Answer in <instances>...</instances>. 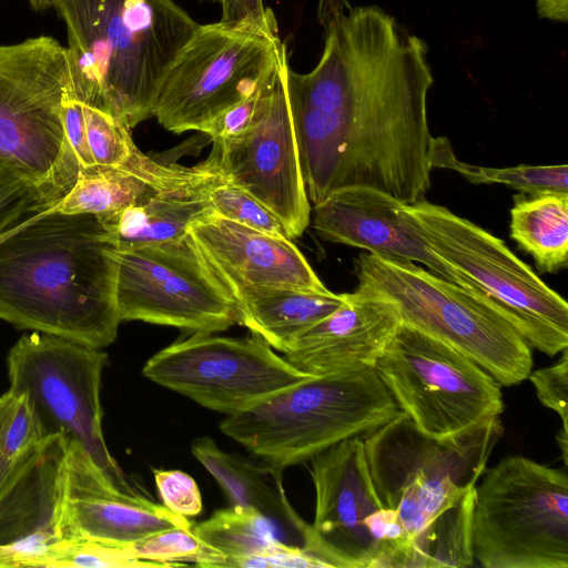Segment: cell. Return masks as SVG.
<instances>
[{"instance_id":"cell-28","label":"cell","mask_w":568,"mask_h":568,"mask_svg":"<svg viewBox=\"0 0 568 568\" xmlns=\"http://www.w3.org/2000/svg\"><path fill=\"white\" fill-rule=\"evenodd\" d=\"M432 169L458 172L476 184H504L525 194L568 192V165H518L489 168L460 161L445 136L434 138L430 151Z\"/></svg>"},{"instance_id":"cell-39","label":"cell","mask_w":568,"mask_h":568,"mask_svg":"<svg viewBox=\"0 0 568 568\" xmlns=\"http://www.w3.org/2000/svg\"><path fill=\"white\" fill-rule=\"evenodd\" d=\"M222 9L221 23L230 27H252L276 29L274 12L264 6L263 0H212Z\"/></svg>"},{"instance_id":"cell-43","label":"cell","mask_w":568,"mask_h":568,"mask_svg":"<svg viewBox=\"0 0 568 568\" xmlns=\"http://www.w3.org/2000/svg\"><path fill=\"white\" fill-rule=\"evenodd\" d=\"M558 445L561 450L564 464L568 462V428L561 427L557 436Z\"/></svg>"},{"instance_id":"cell-41","label":"cell","mask_w":568,"mask_h":568,"mask_svg":"<svg viewBox=\"0 0 568 568\" xmlns=\"http://www.w3.org/2000/svg\"><path fill=\"white\" fill-rule=\"evenodd\" d=\"M540 18L557 22L568 21V0H536Z\"/></svg>"},{"instance_id":"cell-8","label":"cell","mask_w":568,"mask_h":568,"mask_svg":"<svg viewBox=\"0 0 568 568\" xmlns=\"http://www.w3.org/2000/svg\"><path fill=\"white\" fill-rule=\"evenodd\" d=\"M470 524L485 568H568V476L524 456L485 469Z\"/></svg>"},{"instance_id":"cell-29","label":"cell","mask_w":568,"mask_h":568,"mask_svg":"<svg viewBox=\"0 0 568 568\" xmlns=\"http://www.w3.org/2000/svg\"><path fill=\"white\" fill-rule=\"evenodd\" d=\"M23 394L0 397V494L45 439Z\"/></svg>"},{"instance_id":"cell-19","label":"cell","mask_w":568,"mask_h":568,"mask_svg":"<svg viewBox=\"0 0 568 568\" xmlns=\"http://www.w3.org/2000/svg\"><path fill=\"white\" fill-rule=\"evenodd\" d=\"M189 233L235 301L245 292L262 287L329 292L290 239L217 215L193 223Z\"/></svg>"},{"instance_id":"cell-10","label":"cell","mask_w":568,"mask_h":568,"mask_svg":"<svg viewBox=\"0 0 568 568\" xmlns=\"http://www.w3.org/2000/svg\"><path fill=\"white\" fill-rule=\"evenodd\" d=\"M287 57L278 28L199 24L161 81L153 116L176 134L200 131L270 81Z\"/></svg>"},{"instance_id":"cell-9","label":"cell","mask_w":568,"mask_h":568,"mask_svg":"<svg viewBox=\"0 0 568 568\" xmlns=\"http://www.w3.org/2000/svg\"><path fill=\"white\" fill-rule=\"evenodd\" d=\"M404 210L430 250L473 281L510 318L530 347L555 356L568 347V304L488 231L425 199Z\"/></svg>"},{"instance_id":"cell-5","label":"cell","mask_w":568,"mask_h":568,"mask_svg":"<svg viewBox=\"0 0 568 568\" xmlns=\"http://www.w3.org/2000/svg\"><path fill=\"white\" fill-rule=\"evenodd\" d=\"M399 413L375 367L313 376L227 416L220 429L267 467L311 460Z\"/></svg>"},{"instance_id":"cell-32","label":"cell","mask_w":568,"mask_h":568,"mask_svg":"<svg viewBox=\"0 0 568 568\" xmlns=\"http://www.w3.org/2000/svg\"><path fill=\"white\" fill-rule=\"evenodd\" d=\"M209 201L215 215L220 217L260 232L291 240L284 224L273 212L231 182L223 173L210 189Z\"/></svg>"},{"instance_id":"cell-15","label":"cell","mask_w":568,"mask_h":568,"mask_svg":"<svg viewBox=\"0 0 568 568\" xmlns=\"http://www.w3.org/2000/svg\"><path fill=\"white\" fill-rule=\"evenodd\" d=\"M284 60L252 124L240 135L214 142L217 166L284 224L291 240L310 224L311 204L290 112Z\"/></svg>"},{"instance_id":"cell-6","label":"cell","mask_w":568,"mask_h":568,"mask_svg":"<svg viewBox=\"0 0 568 568\" xmlns=\"http://www.w3.org/2000/svg\"><path fill=\"white\" fill-rule=\"evenodd\" d=\"M358 288L392 302L402 323L454 347L501 386L518 385L534 365L531 347L507 314L483 293L394 258L363 253Z\"/></svg>"},{"instance_id":"cell-31","label":"cell","mask_w":568,"mask_h":568,"mask_svg":"<svg viewBox=\"0 0 568 568\" xmlns=\"http://www.w3.org/2000/svg\"><path fill=\"white\" fill-rule=\"evenodd\" d=\"M62 199L55 190L34 184L0 163V235L54 209Z\"/></svg>"},{"instance_id":"cell-17","label":"cell","mask_w":568,"mask_h":568,"mask_svg":"<svg viewBox=\"0 0 568 568\" xmlns=\"http://www.w3.org/2000/svg\"><path fill=\"white\" fill-rule=\"evenodd\" d=\"M67 454L65 437H47L0 494V568H44L63 539Z\"/></svg>"},{"instance_id":"cell-23","label":"cell","mask_w":568,"mask_h":568,"mask_svg":"<svg viewBox=\"0 0 568 568\" xmlns=\"http://www.w3.org/2000/svg\"><path fill=\"white\" fill-rule=\"evenodd\" d=\"M161 163L140 150L120 165L83 168L71 191L54 210L67 214H101L138 205L162 190L181 185L204 169Z\"/></svg>"},{"instance_id":"cell-36","label":"cell","mask_w":568,"mask_h":568,"mask_svg":"<svg viewBox=\"0 0 568 568\" xmlns=\"http://www.w3.org/2000/svg\"><path fill=\"white\" fill-rule=\"evenodd\" d=\"M154 481L163 506L189 518L202 511V496L195 480L182 470H153Z\"/></svg>"},{"instance_id":"cell-4","label":"cell","mask_w":568,"mask_h":568,"mask_svg":"<svg viewBox=\"0 0 568 568\" xmlns=\"http://www.w3.org/2000/svg\"><path fill=\"white\" fill-rule=\"evenodd\" d=\"M72 93L130 130L153 116L161 81L197 23L173 0H57Z\"/></svg>"},{"instance_id":"cell-35","label":"cell","mask_w":568,"mask_h":568,"mask_svg":"<svg viewBox=\"0 0 568 568\" xmlns=\"http://www.w3.org/2000/svg\"><path fill=\"white\" fill-rule=\"evenodd\" d=\"M277 73L250 97L232 105L205 123L201 128L200 132L206 134L213 143L222 142L243 133L257 115L277 77Z\"/></svg>"},{"instance_id":"cell-2","label":"cell","mask_w":568,"mask_h":568,"mask_svg":"<svg viewBox=\"0 0 568 568\" xmlns=\"http://www.w3.org/2000/svg\"><path fill=\"white\" fill-rule=\"evenodd\" d=\"M114 247L95 214L47 210L0 235V320L94 348L120 322Z\"/></svg>"},{"instance_id":"cell-7","label":"cell","mask_w":568,"mask_h":568,"mask_svg":"<svg viewBox=\"0 0 568 568\" xmlns=\"http://www.w3.org/2000/svg\"><path fill=\"white\" fill-rule=\"evenodd\" d=\"M70 92L67 48L55 39L0 44V163L63 197L81 171L62 119Z\"/></svg>"},{"instance_id":"cell-37","label":"cell","mask_w":568,"mask_h":568,"mask_svg":"<svg viewBox=\"0 0 568 568\" xmlns=\"http://www.w3.org/2000/svg\"><path fill=\"white\" fill-rule=\"evenodd\" d=\"M560 359L548 367L531 371L528 375L539 402L557 413L562 426L568 428V351L564 349Z\"/></svg>"},{"instance_id":"cell-11","label":"cell","mask_w":568,"mask_h":568,"mask_svg":"<svg viewBox=\"0 0 568 568\" xmlns=\"http://www.w3.org/2000/svg\"><path fill=\"white\" fill-rule=\"evenodd\" d=\"M106 353L71 339L34 332L7 356L9 389L23 394L44 437L80 445L122 493L144 496L110 454L102 432L100 388Z\"/></svg>"},{"instance_id":"cell-27","label":"cell","mask_w":568,"mask_h":568,"mask_svg":"<svg viewBox=\"0 0 568 568\" xmlns=\"http://www.w3.org/2000/svg\"><path fill=\"white\" fill-rule=\"evenodd\" d=\"M193 531L225 557L222 568L264 552L277 538L275 526L258 511L232 505L193 525Z\"/></svg>"},{"instance_id":"cell-22","label":"cell","mask_w":568,"mask_h":568,"mask_svg":"<svg viewBox=\"0 0 568 568\" xmlns=\"http://www.w3.org/2000/svg\"><path fill=\"white\" fill-rule=\"evenodd\" d=\"M194 179L162 190L141 204L95 214L115 250H131L178 240L197 221L215 215L209 192L221 178L212 151Z\"/></svg>"},{"instance_id":"cell-16","label":"cell","mask_w":568,"mask_h":568,"mask_svg":"<svg viewBox=\"0 0 568 568\" xmlns=\"http://www.w3.org/2000/svg\"><path fill=\"white\" fill-rule=\"evenodd\" d=\"M315 516L303 547L327 568H373L377 546L365 518L383 507L374 488L362 435L311 459Z\"/></svg>"},{"instance_id":"cell-14","label":"cell","mask_w":568,"mask_h":568,"mask_svg":"<svg viewBox=\"0 0 568 568\" xmlns=\"http://www.w3.org/2000/svg\"><path fill=\"white\" fill-rule=\"evenodd\" d=\"M142 373L152 382L227 416L313 377L262 337L194 333L154 354Z\"/></svg>"},{"instance_id":"cell-13","label":"cell","mask_w":568,"mask_h":568,"mask_svg":"<svg viewBox=\"0 0 568 568\" xmlns=\"http://www.w3.org/2000/svg\"><path fill=\"white\" fill-rule=\"evenodd\" d=\"M120 322L142 321L193 333H217L241 323L235 298L219 281L191 234L113 251Z\"/></svg>"},{"instance_id":"cell-44","label":"cell","mask_w":568,"mask_h":568,"mask_svg":"<svg viewBox=\"0 0 568 568\" xmlns=\"http://www.w3.org/2000/svg\"><path fill=\"white\" fill-rule=\"evenodd\" d=\"M34 10H44L55 7L57 0H29Z\"/></svg>"},{"instance_id":"cell-20","label":"cell","mask_w":568,"mask_h":568,"mask_svg":"<svg viewBox=\"0 0 568 568\" xmlns=\"http://www.w3.org/2000/svg\"><path fill=\"white\" fill-rule=\"evenodd\" d=\"M63 524V538L128 546L191 521L145 496L122 493L80 445L68 440Z\"/></svg>"},{"instance_id":"cell-12","label":"cell","mask_w":568,"mask_h":568,"mask_svg":"<svg viewBox=\"0 0 568 568\" xmlns=\"http://www.w3.org/2000/svg\"><path fill=\"white\" fill-rule=\"evenodd\" d=\"M403 412L424 435L447 439L499 419L501 385L470 358L399 325L375 365Z\"/></svg>"},{"instance_id":"cell-21","label":"cell","mask_w":568,"mask_h":568,"mask_svg":"<svg viewBox=\"0 0 568 568\" xmlns=\"http://www.w3.org/2000/svg\"><path fill=\"white\" fill-rule=\"evenodd\" d=\"M400 324L392 302L357 287L294 338L283 355L312 376L375 367Z\"/></svg>"},{"instance_id":"cell-40","label":"cell","mask_w":568,"mask_h":568,"mask_svg":"<svg viewBox=\"0 0 568 568\" xmlns=\"http://www.w3.org/2000/svg\"><path fill=\"white\" fill-rule=\"evenodd\" d=\"M62 119L65 138L78 158L81 169L94 165L84 120L83 104L70 92L63 100Z\"/></svg>"},{"instance_id":"cell-1","label":"cell","mask_w":568,"mask_h":568,"mask_svg":"<svg viewBox=\"0 0 568 568\" xmlns=\"http://www.w3.org/2000/svg\"><path fill=\"white\" fill-rule=\"evenodd\" d=\"M307 73L285 69L286 91L310 202L354 186L404 204L430 187L434 83L426 42L378 6L348 7L324 26Z\"/></svg>"},{"instance_id":"cell-25","label":"cell","mask_w":568,"mask_h":568,"mask_svg":"<svg viewBox=\"0 0 568 568\" xmlns=\"http://www.w3.org/2000/svg\"><path fill=\"white\" fill-rule=\"evenodd\" d=\"M191 450L220 484L232 505L252 508L273 524L293 530L303 540L308 524L291 506L281 476L271 484L267 471L224 452L209 436L194 439Z\"/></svg>"},{"instance_id":"cell-38","label":"cell","mask_w":568,"mask_h":568,"mask_svg":"<svg viewBox=\"0 0 568 568\" xmlns=\"http://www.w3.org/2000/svg\"><path fill=\"white\" fill-rule=\"evenodd\" d=\"M235 568H327L303 546L276 539L264 552L243 559Z\"/></svg>"},{"instance_id":"cell-30","label":"cell","mask_w":568,"mask_h":568,"mask_svg":"<svg viewBox=\"0 0 568 568\" xmlns=\"http://www.w3.org/2000/svg\"><path fill=\"white\" fill-rule=\"evenodd\" d=\"M138 559L161 567L193 564L205 568H222L225 557L206 545L194 531L192 523L159 531L135 544L124 546Z\"/></svg>"},{"instance_id":"cell-33","label":"cell","mask_w":568,"mask_h":568,"mask_svg":"<svg viewBox=\"0 0 568 568\" xmlns=\"http://www.w3.org/2000/svg\"><path fill=\"white\" fill-rule=\"evenodd\" d=\"M140 568L161 567L141 560L124 547L84 537H69L51 549L44 568Z\"/></svg>"},{"instance_id":"cell-18","label":"cell","mask_w":568,"mask_h":568,"mask_svg":"<svg viewBox=\"0 0 568 568\" xmlns=\"http://www.w3.org/2000/svg\"><path fill=\"white\" fill-rule=\"evenodd\" d=\"M313 227L325 241L387 258L422 263L443 278L485 294L430 250L405 212L404 203L378 190L354 186L332 193L313 205Z\"/></svg>"},{"instance_id":"cell-3","label":"cell","mask_w":568,"mask_h":568,"mask_svg":"<svg viewBox=\"0 0 568 568\" xmlns=\"http://www.w3.org/2000/svg\"><path fill=\"white\" fill-rule=\"evenodd\" d=\"M362 437L377 496L404 530L397 568L471 566L475 488L493 450L489 434L436 439L399 412Z\"/></svg>"},{"instance_id":"cell-26","label":"cell","mask_w":568,"mask_h":568,"mask_svg":"<svg viewBox=\"0 0 568 568\" xmlns=\"http://www.w3.org/2000/svg\"><path fill=\"white\" fill-rule=\"evenodd\" d=\"M510 237L537 268L556 273L568 263V192L518 193L510 210Z\"/></svg>"},{"instance_id":"cell-34","label":"cell","mask_w":568,"mask_h":568,"mask_svg":"<svg viewBox=\"0 0 568 568\" xmlns=\"http://www.w3.org/2000/svg\"><path fill=\"white\" fill-rule=\"evenodd\" d=\"M90 151L97 165H120L139 150L130 129L115 118L83 105Z\"/></svg>"},{"instance_id":"cell-42","label":"cell","mask_w":568,"mask_h":568,"mask_svg":"<svg viewBox=\"0 0 568 568\" xmlns=\"http://www.w3.org/2000/svg\"><path fill=\"white\" fill-rule=\"evenodd\" d=\"M349 7L347 0H318L317 18L323 26L336 13Z\"/></svg>"},{"instance_id":"cell-24","label":"cell","mask_w":568,"mask_h":568,"mask_svg":"<svg viewBox=\"0 0 568 568\" xmlns=\"http://www.w3.org/2000/svg\"><path fill=\"white\" fill-rule=\"evenodd\" d=\"M345 293H318L294 287H262L237 300L241 323L272 348L284 353L290 343L334 312Z\"/></svg>"}]
</instances>
